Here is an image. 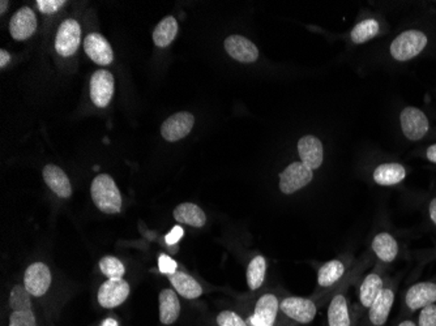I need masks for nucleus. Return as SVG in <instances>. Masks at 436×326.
<instances>
[{"label": "nucleus", "mask_w": 436, "mask_h": 326, "mask_svg": "<svg viewBox=\"0 0 436 326\" xmlns=\"http://www.w3.org/2000/svg\"><path fill=\"white\" fill-rule=\"evenodd\" d=\"M181 303L173 290L165 288L159 294V321L164 325H171L179 317Z\"/></svg>", "instance_id": "nucleus-19"}, {"label": "nucleus", "mask_w": 436, "mask_h": 326, "mask_svg": "<svg viewBox=\"0 0 436 326\" xmlns=\"http://www.w3.org/2000/svg\"><path fill=\"white\" fill-rule=\"evenodd\" d=\"M278 308H280V303L275 295H262L256 303L254 315L250 318V324L252 326L275 325Z\"/></svg>", "instance_id": "nucleus-15"}, {"label": "nucleus", "mask_w": 436, "mask_h": 326, "mask_svg": "<svg viewBox=\"0 0 436 326\" xmlns=\"http://www.w3.org/2000/svg\"><path fill=\"white\" fill-rule=\"evenodd\" d=\"M84 50L87 55L98 65H109L114 60V53L107 40L98 34L90 33L84 40Z\"/></svg>", "instance_id": "nucleus-13"}, {"label": "nucleus", "mask_w": 436, "mask_h": 326, "mask_svg": "<svg viewBox=\"0 0 436 326\" xmlns=\"http://www.w3.org/2000/svg\"><path fill=\"white\" fill-rule=\"evenodd\" d=\"M373 249L381 261L392 263L398 254V244L390 234L381 232L373 238Z\"/></svg>", "instance_id": "nucleus-23"}, {"label": "nucleus", "mask_w": 436, "mask_h": 326, "mask_svg": "<svg viewBox=\"0 0 436 326\" xmlns=\"http://www.w3.org/2000/svg\"><path fill=\"white\" fill-rule=\"evenodd\" d=\"M426 157L430 162L436 163V143H432L431 146H428L427 151H426Z\"/></svg>", "instance_id": "nucleus-39"}, {"label": "nucleus", "mask_w": 436, "mask_h": 326, "mask_svg": "<svg viewBox=\"0 0 436 326\" xmlns=\"http://www.w3.org/2000/svg\"><path fill=\"white\" fill-rule=\"evenodd\" d=\"M170 283L174 286L175 291L186 299H198L203 294V288L188 274L182 271H175L173 274L167 276Z\"/></svg>", "instance_id": "nucleus-21"}, {"label": "nucleus", "mask_w": 436, "mask_h": 326, "mask_svg": "<svg viewBox=\"0 0 436 326\" xmlns=\"http://www.w3.org/2000/svg\"><path fill=\"white\" fill-rule=\"evenodd\" d=\"M217 324L220 326H248L246 321L231 310H223L217 316Z\"/></svg>", "instance_id": "nucleus-33"}, {"label": "nucleus", "mask_w": 436, "mask_h": 326, "mask_svg": "<svg viewBox=\"0 0 436 326\" xmlns=\"http://www.w3.org/2000/svg\"><path fill=\"white\" fill-rule=\"evenodd\" d=\"M81 42V26L73 18H68L59 26L55 37L56 53L60 56H72Z\"/></svg>", "instance_id": "nucleus-5"}, {"label": "nucleus", "mask_w": 436, "mask_h": 326, "mask_svg": "<svg viewBox=\"0 0 436 326\" xmlns=\"http://www.w3.org/2000/svg\"><path fill=\"white\" fill-rule=\"evenodd\" d=\"M90 195L95 207L102 213L117 214L122 210V195L112 176L107 174L95 176L90 187Z\"/></svg>", "instance_id": "nucleus-1"}, {"label": "nucleus", "mask_w": 436, "mask_h": 326, "mask_svg": "<svg viewBox=\"0 0 436 326\" xmlns=\"http://www.w3.org/2000/svg\"><path fill=\"white\" fill-rule=\"evenodd\" d=\"M418 326H436V305L431 304L422 308Z\"/></svg>", "instance_id": "nucleus-35"}, {"label": "nucleus", "mask_w": 436, "mask_h": 326, "mask_svg": "<svg viewBox=\"0 0 436 326\" xmlns=\"http://www.w3.org/2000/svg\"><path fill=\"white\" fill-rule=\"evenodd\" d=\"M223 46L226 53L234 60H238L240 63H254L259 59V50L255 46V43L243 36L234 34L228 37Z\"/></svg>", "instance_id": "nucleus-11"}, {"label": "nucleus", "mask_w": 436, "mask_h": 326, "mask_svg": "<svg viewBox=\"0 0 436 326\" xmlns=\"http://www.w3.org/2000/svg\"><path fill=\"white\" fill-rule=\"evenodd\" d=\"M428 212H430V218L431 221L436 226V199L432 200L430 202V207H428Z\"/></svg>", "instance_id": "nucleus-40"}, {"label": "nucleus", "mask_w": 436, "mask_h": 326, "mask_svg": "<svg viewBox=\"0 0 436 326\" xmlns=\"http://www.w3.org/2000/svg\"><path fill=\"white\" fill-rule=\"evenodd\" d=\"M9 326H37L36 316L32 310L12 312L9 316Z\"/></svg>", "instance_id": "nucleus-32"}, {"label": "nucleus", "mask_w": 436, "mask_h": 326, "mask_svg": "<svg viewBox=\"0 0 436 326\" xmlns=\"http://www.w3.org/2000/svg\"><path fill=\"white\" fill-rule=\"evenodd\" d=\"M183 234H184V231H183L182 227L181 226H175L171 229V231L169 232L166 235V244L167 246H173V244H176L181 239H182Z\"/></svg>", "instance_id": "nucleus-37"}, {"label": "nucleus", "mask_w": 436, "mask_h": 326, "mask_svg": "<svg viewBox=\"0 0 436 326\" xmlns=\"http://www.w3.org/2000/svg\"><path fill=\"white\" fill-rule=\"evenodd\" d=\"M100 269L109 279L123 278L126 268L119 259L114 256H106L100 261Z\"/></svg>", "instance_id": "nucleus-31"}, {"label": "nucleus", "mask_w": 436, "mask_h": 326, "mask_svg": "<svg viewBox=\"0 0 436 326\" xmlns=\"http://www.w3.org/2000/svg\"><path fill=\"white\" fill-rule=\"evenodd\" d=\"M381 32V25L373 20V18H366L363 21H361L359 24L354 26V29L351 31V40L356 45L365 43L367 40H373V37H376Z\"/></svg>", "instance_id": "nucleus-28"}, {"label": "nucleus", "mask_w": 436, "mask_h": 326, "mask_svg": "<svg viewBox=\"0 0 436 326\" xmlns=\"http://www.w3.org/2000/svg\"><path fill=\"white\" fill-rule=\"evenodd\" d=\"M280 308L287 317L301 324H309L317 316L315 303L304 298H297V296L286 298L280 304Z\"/></svg>", "instance_id": "nucleus-9"}, {"label": "nucleus", "mask_w": 436, "mask_h": 326, "mask_svg": "<svg viewBox=\"0 0 436 326\" xmlns=\"http://www.w3.org/2000/svg\"><path fill=\"white\" fill-rule=\"evenodd\" d=\"M43 180L48 188L62 199L71 197L72 185L63 170L55 165H48L43 168Z\"/></svg>", "instance_id": "nucleus-17"}, {"label": "nucleus", "mask_w": 436, "mask_h": 326, "mask_svg": "<svg viewBox=\"0 0 436 326\" xmlns=\"http://www.w3.org/2000/svg\"><path fill=\"white\" fill-rule=\"evenodd\" d=\"M328 324L329 326H350L349 310L346 299L342 295L334 296L328 308Z\"/></svg>", "instance_id": "nucleus-26"}, {"label": "nucleus", "mask_w": 436, "mask_h": 326, "mask_svg": "<svg viewBox=\"0 0 436 326\" xmlns=\"http://www.w3.org/2000/svg\"><path fill=\"white\" fill-rule=\"evenodd\" d=\"M129 285L124 279H107L98 290V303L103 308H115L127 300Z\"/></svg>", "instance_id": "nucleus-8"}, {"label": "nucleus", "mask_w": 436, "mask_h": 326, "mask_svg": "<svg viewBox=\"0 0 436 326\" xmlns=\"http://www.w3.org/2000/svg\"><path fill=\"white\" fill-rule=\"evenodd\" d=\"M114 96V76L106 70H98L90 79V98L92 102L105 109L112 102Z\"/></svg>", "instance_id": "nucleus-6"}, {"label": "nucleus", "mask_w": 436, "mask_h": 326, "mask_svg": "<svg viewBox=\"0 0 436 326\" xmlns=\"http://www.w3.org/2000/svg\"><path fill=\"white\" fill-rule=\"evenodd\" d=\"M298 153H299L302 163H304L312 171L323 165V159H324L323 143L315 136H303L298 141Z\"/></svg>", "instance_id": "nucleus-14"}, {"label": "nucleus", "mask_w": 436, "mask_h": 326, "mask_svg": "<svg viewBox=\"0 0 436 326\" xmlns=\"http://www.w3.org/2000/svg\"><path fill=\"white\" fill-rule=\"evenodd\" d=\"M51 273L48 265L34 263L25 271L24 286L32 296H43L51 285Z\"/></svg>", "instance_id": "nucleus-10"}, {"label": "nucleus", "mask_w": 436, "mask_h": 326, "mask_svg": "<svg viewBox=\"0 0 436 326\" xmlns=\"http://www.w3.org/2000/svg\"><path fill=\"white\" fill-rule=\"evenodd\" d=\"M100 326H119V324H118V321L115 318L109 317L102 321V324Z\"/></svg>", "instance_id": "nucleus-41"}, {"label": "nucleus", "mask_w": 436, "mask_h": 326, "mask_svg": "<svg viewBox=\"0 0 436 326\" xmlns=\"http://www.w3.org/2000/svg\"><path fill=\"white\" fill-rule=\"evenodd\" d=\"M174 218L176 222L186 223L192 227H203L206 223V215L196 204L183 202L175 207Z\"/></svg>", "instance_id": "nucleus-22"}, {"label": "nucleus", "mask_w": 436, "mask_h": 326, "mask_svg": "<svg viewBox=\"0 0 436 326\" xmlns=\"http://www.w3.org/2000/svg\"><path fill=\"white\" fill-rule=\"evenodd\" d=\"M267 261L262 256H256L247 268V285L251 290H257L265 279Z\"/></svg>", "instance_id": "nucleus-29"}, {"label": "nucleus", "mask_w": 436, "mask_h": 326, "mask_svg": "<svg viewBox=\"0 0 436 326\" xmlns=\"http://www.w3.org/2000/svg\"><path fill=\"white\" fill-rule=\"evenodd\" d=\"M406 305L412 310H422L436 302V283L420 282L410 287L405 296Z\"/></svg>", "instance_id": "nucleus-16"}, {"label": "nucleus", "mask_w": 436, "mask_h": 326, "mask_svg": "<svg viewBox=\"0 0 436 326\" xmlns=\"http://www.w3.org/2000/svg\"><path fill=\"white\" fill-rule=\"evenodd\" d=\"M9 60H11V55H9V53H7L4 48H1V50H0V68H1V70L6 68V67L9 65Z\"/></svg>", "instance_id": "nucleus-38"}, {"label": "nucleus", "mask_w": 436, "mask_h": 326, "mask_svg": "<svg viewBox=\"0 0 436 326\" xmlns=\"http://www.w3.org/2000/svg\"><path fill=\"white\" fill-rule=\"evenodd\" d=\"M383 288H384L383 279L375 273L368 274L363 281L361 290H359V299H361V303L363 304V307L370 308L373 305V303L375 302V299L383 291Z\"/></svg>", "instance_id": "nucleus-25"}, {"label": "nucleus", "mask_w": 436, "mask_h": 326, "mask_svg": "<svg viewBox=\"0 0 436 326\" xmlns=\"http://www.w3.org/2000/svg\"><path fill=\"white\" fill-rule=\"evenodd\" d=\"M345 273V266L339 260H332L324 263L317 273V283L319 286L328 287L334 285L339 279L341 278Z\"/></svg>", "instance_id": "nucleus-27"}, {"label": "nucleus", "mask_w": 436, "mask_h": 326, "mask_svg": "<svg viewBox=\"0 0 436 326\" xmlns=\"http://www.w3.org/2000/svg\"><path fill=\"white\" fill-rule=\"evenodd\" d=\"M37 31V17L29 7L18 9L11 18L9 32L12 38L16 40H25L31 38Z\"/></svg>", "instance_id": "nucleus-12"}, {"label": "nucleus", "mask_w": 436, "mask_h": 326, "mask_svg": "<svg viewBox=\"0 0 436 326\" xmlns=\"http://www.w3.org/2000/svg\"><path fill=\"white\" fill-rule=\"evenodd\" d=\"M398 326H415V324L412 322V321H404V322H401Z\"/></svg>", "instance_id": "nucleus-43"}, {"label": "nucleus", "mask_w": 436, "mask_h": 326, "mask_svg": "<svg viewBox=\"0 0 436 326\" xmlns=\"http://www.w3.org/2000/svg\"><path fill=\"white\" fill-rule=\"evenodd\" d=\"M178 269V263L167 255H161L159 259V271L162 274H173Z\"/></svg>", "instance_id": "nucleus-36"}, {"label": "nucleus", "mask_w": 436, "mask_h": 326, "mask_svg": "<svg viewBox=\"0 0 436 326\" xmlns=\"http://www.w3.org/2000/svg\"><path fill=\"white\" fill-rule=\"evenodd\" d=\"M9 307L14 312L21 310H32V302H31V293L25 288V286H15L9 295Z\"/></svg>", "instance_id": "nucleus-30"}, {"label": "nucleus", "mask_w": 436, "mask_h": 326, "mask_svg": "<svg viewBox=\"0 0 436 326\" xmlns=\"http://www.w3.org/2000/svg\"><path fill=\"white\" fill-rule=\"evenodd\" d=\"M65 6V0H38L37 7L43 15H53Z\"/></svg>", "instance_id": "nucleus-34"}, {"label": "nucleus", "mask_w": 436, "mask_h": 326, "mask_svg": "<svg viewBox=\"0 0 436 326\" xmlns=\"http://www.w3.org/2000/svg\"><path fill=\"white\" fill-rule=\"evenodd\" d=\"M400 124L405 137L410 141H420L427 135L430 121L426 114L418 107H405L400 115Z\"/></svg>", "instance_id": "nucleus-3"}, {"label": "nucleus", "mask_w": 436, "mask_h": 326, "mask_svg": "<svg viewBox=\"0 0 436 326\" xmlns=\"http://www.w3.org/2000/svg\"><path fill=\"white\" fill-rule=\"evenodd\" d=\"M9 1H6V0H1V1H0V13H1V15L6 13V11L9 9Z\"/></svg>", "instance_id": "nucleus-42"}, {"label": "nucleus", "mask_w": 436, "mask_h": 326, "mask_svg": "<svg viewBox=\"0 0 436 326\" xmlns=\"http://www.w3.org/2000/svg\"><path fill=\"white\" fill-rule=\"evenodd\" d=\"M193 124L195 118L192 114L187 112H176L162 123L161 135L169 143H175L190 135Z\"/></svg>", "instance_id": "nucleus-7"}, {"label": "nucleus", "mask_w": 436, "mask_h": 326, "mask_svg": "<svg viewBox=\"0 0 436 326\" xmlns=\"http://www.w3.org/2000/svg\"><path fill=\"white\" fill-rule=\"evenodd\" d=\"M314 171L302 162H293L280 175V190L285 195H293L311 183Z\"/></svg>", "instance_id": "nucleus-4"}, {"label": "nucleus", "mask_w": 436, "mask_h": 326, "mask_svg": "<svg viewBox=\"0 0 436 326\" xmlns=\"http://www.w3.org/2000/svg\"><path fill=\"white\" fill-rule=\"evenodd\" d=\"M406 168L400 163H381L373 171V182L379 185L390 187L401 183L406 178Z\"/></svg>", "instance_id": "nucleus-20"}, {"label": "nucleus", "mask_w": 436, "mask_h": 326, "mask_svg": "<svg viewBox=\"0 0 436 326\" xmlns=\"http://www.w3.org/2000/svg\"><path fill=\"white\" fill-rule=\"evenodd\" d=\"M176 34H178V23L175 17H165L162 21H159V24L156 26L153 32L154 45L161 48H166L175 40Z\"/></svg>", "instance_id": "nucleus-24"}, {"label": "nucleus", "mask_w": 436, "mask_h": 326, "mask_svg": "<svg viewBox=\"0 0 436 326\" xmlns=\"http://www.w3.org/2000/svg\"><path fill=\"white\" fill-rule=\"evenodd\" d=\"M427 36L418 29H409L398 34L389 46V53L397 62H409L427 46Z\"/></svg>", "instance_id": "nucleus-2"}, {"label": "nucleus", "mask_w": 436, "mask_h": 326, "mask_svg": "<svg viewBox=\"0 0 436 326\" xmlns=\"http://www.w3.org/2000/svg\"><path fill=\"white\" fill-rule=\"evenodd\" d=\"M395 302V294L390 288H383L379 296L375 299L373 305L368 308L370 321L375 326H383L388 320L389 312Z\"/></svg>", "instance_id": "nucleus-18"}]
</instances>
